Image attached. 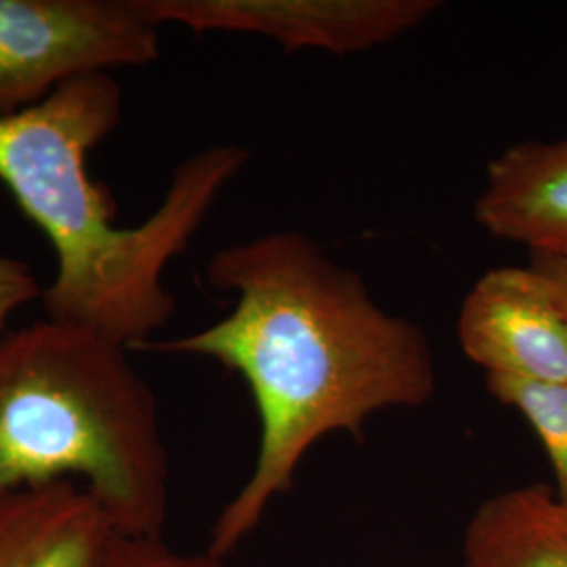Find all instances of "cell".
<instances>
[{
	"label": "cell",
	"mask_w": 567,
	"mask_h": 567,
	"mask_svg": "<svg viewBox=\"0 0 567 567\" xmlns=\"http://www.w3.org/2000/svg\"><path fill=\"white\" fill-rule=\"evenodd\" d=\"M206 282L236 295L224 320L142 351L215 360L243 377L257 405L252 473L210 529L208 553L225 559L292 487L320 440L358 437L379 412L425 405L437 374L425 330L377 303L358 271L297 229L224 246Z\"/></svg>",
	"instance_id": "6da1fadb"
},
{
	"label": "cell",
	"mask_w": 567,
	"mask_h": 567,
	"mask_svg": "<svg viewBox=\"0 0 567 567\" xmlns=\"http://www.w3.org/2000/svg\"><path fill=\"white\" fill-rule=\"evenodd\" d=\"M122 118L121 84L89 74L61 84L39 105L0 118V182L58 257L42 305L49 320L142 349L177 309L164 288L168 264L200 231L250 154L219 143L175 168L161 206L135 227H118V206L89 173V154Z\"/></svg>",
	"instance_id": "7a4b0ae2"
},
{
	"label": "cell",
	"mask_w": 567,
	"mask_h": 567,
	"mask_svg": "<svg viewBox=\"0 0 567 567\" xmlns=\"http://www.w3.org/2000/svg\"><path fill=\"white\" fill-rule=\"evenodd\" d=\"M82 480L124 536L163 538L168 450L158 402L100 332L39 320L0 337V492Z\"/></svg>",
	"instance_id": "3957f363"
},
{
	"label": "cell",
	"mask_w": 567,
	"mask_h": 567,
	"mask_svg": "<svg viewBox=\"0 0 567 567\" xmlns=\"http://www.w3.org/2000/svg\"><path fill=\"white\" fill-rule=\"evenodd\" d=\"M143 0H0V118L61 84L161 58Z\"/></svg>",
	"instance_id": "277c9868"
},
{
	"label": "cell",
	"mask_w": 567,
	"mask_h": 567,
	"mask_svg": "<svg viewBox=\"0 0 567 567\" xmlns=\"http://www.w3.org/2000/svg\"><path fill=\"white\" fill-rule=\"evenodd\" d=\"M158 25L196 34H257L286 53L353 55L402 39L423 25L437 0H143Z\"/></svg>",
	"instance_id": "5b68a950"
},
{
	"label": "cell",
	"mask_w": 567,
	"mask_h": 567,
	"mask_svg": "<svg viewBox=\"0 0 567 567\" xmlns=\"http://www.w3.org/2000/svg\"><path fill=\"white\" fill-rule=\"evenodd\" d=\"M456 337L486 377L567 383L566 309L529 264L494 267L473 284Z\"/></svg>",
	"instance_id": "8992f818"
},
{
	"label": "cell",
	"mask_w": 567,
	"mask_h": 567,
	"mask_svg": "<svg viewBox=\"0 0 567 567\" xmlns=\"http://www.w3.org/2000/svg\"><path fill=\"white\" fill-rule=\"evenodd\" d=\"M473 217L529 255H567V137L505 147L487 163Z\"/></svg>",
	"instance_id": "52a82bcc"
},
{
	"label": "cell",
	"mask_w": 567,
	"mask_h": 567,
	"mask_svg": "<svg viewBox=\"0 0 567 567\" xmlns=\"http://www.w3.org/2000/svg\"><path fill=\"white\" fill-rule=\"evenodd\" d=\"M116 534L107 508L74 480L0 492V567H95Z\"/></svg>",
	"instance_id": "ba28073f"
},
{
	"label": "cell",
	"mask_w": 567,
	"mask_h": 567,
	"mask_svg": "<svg viewBox=\"0 0 567 567\" xmlns=\"http://www.w3.org/2000/svg\"><path fill=\"white\" fill-rule=\"evenodd\" d=\"M463 567H567V505L547 484L489 496L465 532Z\"/></svg>",
	"instance_id": "9c48e42d"
},
{
	"label": "cell",
	"mask_w": 567,
	"mask_h": 567,
	"mask_svg": "<svg viewBox=\"0 0 567 567\" xmlns=\"http://www.w3.org/2000/svg\"><path fill=\"white\" fill-rule=\"evenodd\" d=\"M487 393L513 408L547 452L553 492L567 505V383H527L486 377Z\"/></svg>",
	"instance_id": "30bf717a"
},
{
	"label": "cell",
	"mask_w": 567,
	"mask_h": 567,
	"mask_svg": "<svg viewBox=\"0 0 567 567\" xmlns=\"http://www.w3.org/2000/svg\"><path fill=\"white\" fill-rule=\"evenodd\" d=\"M95 567H227L224 559L210 555H182L166 547L163 538H142L116 534L103 550Z\"/></svg>",
	"instance_id": "8fae6325"
},
{
	"label": "cell",
	"mask_w": 567,
	"mask_h": 567,
	"mask_svg": "<svg viewBox=\"0 0 567 567\" xmlns=\"http://www.w3.org/2000/svg\"><path fill=\"white\" fill-rule=\"evenodd\" d=\"M34 299H42L34 269L21 259L0 255V337L7 332L11 316Z\"/></svg>",
	"instance_id": "7c38bea8"
},
{
	"label": "cell",
	"mask_w": 567,
	"mask_h": 567,
	"mask_svg": "<svg viewBox=\"0 0 567 567\" xmlns=\"http://www.w3.org/2000/svg\"><path fill=\"white\" fill-rule=\"evenodd\" d=\"M529 265L547 280L567 313V255H529Z\"/></svg>",
	"instance_id": "4fadbf2b"
}]
</instances>
